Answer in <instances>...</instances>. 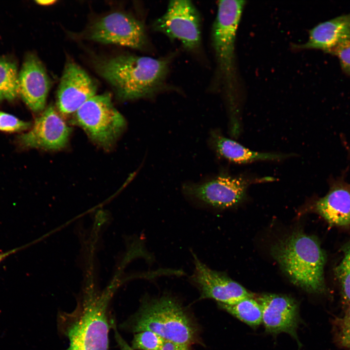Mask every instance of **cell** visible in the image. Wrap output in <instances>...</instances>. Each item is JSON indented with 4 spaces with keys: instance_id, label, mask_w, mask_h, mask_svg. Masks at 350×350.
<instances>
[{
    "instance_id": "6da1fadb",
    "label": "cell",
    "mask_w": 350,
    "mask_h": 350,
    "mask_svg": "<svg viewBox=\"0 0 350 350\" xmlns=\"http://www.w3.org/2000/svg\"><path fill=\"white\" fill-rule=\"evenodd\" d=\"M95 68L117 97L126 101L153 93L166 75L168 62L148 56L121 55L97 61Z\"/></svg>"
},
{
    "instance_id": "7a4b0ae2",
    "label": "cell",
    "mask_w": 350,
    "mask_h": 350,
    "mask_svg": "<svg viewBox=\"0 0 350 350\" xmlns=\"http://www.w3.org/2000/svg\"><path fill=\"white\" fill-rule=\"evenodd\" d=\"M273 258L296 285L311 293L325 290V255L314 237L295 232L274 245Z\"/></svg>"
},
{
    "instance_id": "3957f363",
    "label": "cell",
    "mask_w": 350,
    "mask_h": 350,
    "mask_svg": "<svg viewBox=\"0 0 350 350\" xmlns=\"http://www.w3.org/2000/svg\"><path fill=\"white\" fill-rule=\"evenodd\" d=\"M109 298L88 295L70 313L59 315L60 330L69 341L66 350H109Z\"/></svg>"
},
{
    "instance_id": "277c9868",
    "label": "cell",
    "mask_w": 350,
    "mask_h": 350,
    "mask_svg": "<svg viewBox=\"0 0 350 350\" xmlns=\"http://www.w3.org/2000/svg\"><path fill=\"white\" fill-rule=\"evenodd\" d=\"M124 325L136 333L150 331L164 340L190 346L198 340V328L193 319L170 296L148 300Z\"/></svg>"
},
{
    "instance_id": "5b68a950",
    "label": "cell",
    "mask_w": 350,
    "mask_h": 350,
    "mask_svg": "<svg viewBox=\"0 0 350 350\" xmlns=\"http://www.w3.org/2000/svg\"><path fill=\"white\" fill-rule=\"evenodd\" d=\"M245 1L219 0L212 31V39L218 67L228 92V108L240 106L237 93L235 44L237 31Z\"/></svg>"
},
{
    "instance_id": "8992f818",
    "label": "cell",
    "mask_w": 350,
    "mask_h": 350,
    "mask_svg": "<svg viewBox=\"0 0 350 350\" xmlns=\"http://www.w3.org/2000/svg\"><path fill=\"white\" fill-rule=\"evenodd\" d=\"M75 119L92 140L105 148L114 142L126 126L109 93L95 95L88 100L75 113Z\"/></svg>"
},
{
    "instance_id": "52a82bcc",
    "label": "cell",
    "mask_w": 350,
    "mask_h": 350,
    "mask_svg": "<svg viewBox=\"0 0 350 350\" xmlns=\"http://www.w3.org/2000/svg\"><path fill=\"white\" fill-rule=\"evenodd\" d=\"M271 177H255L246 175H221L200 184H189L183 187L187 196L206 205L217 208H228L241 203L247 189L254 183L271 182Z\"/></svg>"
},
{
    "instance_id": "ba28073f",
    "label": "cell",
    "mask_w": 350,
    "mask_h": 350,
    "mask_svg": "<svg viewBox=\"0 0 350 350\" xmlns=\"http://www.w3.org/2000/svg\"><path fill=\"white\" fill-rule=\"evenodd\" d=\"M88 36L94 41L136 49L143 48L147 43L141 22L120 12L110 13L95 22L89 28Z\"/></svg>"
},
{
    "instance_id": "9c48e42d",
    "label": "cell",
    "mask_w": 350,
    "mask_h": 350,
    "mask_svg": "<svg viewBox=\"0 0 350 350\" xmlns=\"http://www.w3.org/2000/svg\"><path fill=\"white\" fill-rule=\"evenodd\" d=\"M198 12L191 1L171 0L167 11L154 23V29L179 40L189 49L197 47L201 40Z\"/></svg>"
},
{
    "instance_id": "30bf717a",
    "label": "cell",
    "mask_w": 350,
    "mask_h": 350,
    "mask_svg": "<svg viewBox=\"0 0 350 350\" xmlns=\"http://www.w3.org/2000/svg\"><path fill=\"white\" fill-rule=\"evenodd\" d=\"M70 132V128L54 107L50 105L27 132L18 137L17 142L23 148L58 150L66 146Z\"/></svg>"
},
{
    "instance_id": "8fae6325",
    "label": "cell",
    "mask_w": 350,
    "mask_h": 350,
    "mask_svg": "<svg viewBox=\"0 0 350 350\" xmlns=\"http://www.w3.org/2000/svg\"><path fill=\"white\" fill-rule=\"evenodd\" d=\"M194 269L191 280L200 292V299L210 298L218 303L233 304L252 294L225 274L211 269L194 254Z\"/></svg>"
},
{
    "instance_id": "7c38bea8",
    "label": "cell",
    "mask_w": 350,
    "mask_h": 350,
    "mask_svg": "<svg viewBox=\"0 0 350 350\" xmlns=\"http://www.w3.org/2000/svg\"><path fill=\"white\" fill-rule=\"evenodd\" d=\"M97 85L89 75L74 62L67 63L59 84L56 104L64 115L75 113L95 96Z\"/></svg>"
},
{
    "instance_id": "4fadbf2b",
    "label": "cell",
    "mask_w": 350,
    "mask_h": 350,
    "mask_svg": "<svg viewBox=\"0 0 350 350\" xmlns=\"http://www.w3.org/2000/svg\"><path fill=\"white\" fill-rule=\"evenodd\" d=\"M262 308V323L271 333L286 332L298 340V304L290 297L265 294L256 297Z\"/></svg>"
},
{
    "instance_id": "5bb4252c",
    "label": "cell",
    "mask_w": 350,
    "mask_h": 350,
    "mask_svg": "<svg viewBox=\"0 0 350 350\" xmlns=\"http://www.w3.org/2000/svg\"><path fill=\"white\" fill-rule=\"evenodd\" d=\"M18 85L19 95L30 109L37 112L45 108L51 81L35 54L26 55L18 74Z\"/></svg>"
},
{
    "instance_id": "9a60e30c",
    "label": "cell",
    "mask_w": 350,
    "mask_h": 350,
    "mask_svg": "<svg viewBox=\"0 0 350 350\" xmlns=\"http://www.w3.org/2000/svg\"><path fill=\"white\" fill-rule=\"evenodd\" d=\"M350 44V13L321 22L311 29L305 43L297 49H316L335 55Z\"/></svg>"
},
{
    "instance_id": "2e32d148",
    "label": "cell",
    "mask_w": 350,
    "mask_h": 350,
    "mask_svg": "<svg viewBox=\"0 0 350 350\" xmlns=\"http://www.w3.org/2000/svg\"><path fill=\"white\" fill-rule=\"evenodd\" d=\"M315 211L330 225L350 226V184L334 182L329 192L315 203Z\"/></svg>"
},
{
    "instance_id": "e0dca14e",
    "label": "cell",
    "mask_w": 350,
    "mask_h": 350,
    "mask_svg": "<svg viewBox=\"0 0 350 350\" xmlns=\"http://www.w3.org/2000/svg\"><path fill=\"white\" fill-rule=\"evenodd\" d=\"M210 141L212 147L219 156L237 164H247L262 161H280L293 156L291 154L252 151L216 131L211 133Z\"/></svg>"
},
{
    "instance_id": "ac0fdd59",
    "label": "cell",
    "mask_w": 350,
    "mask_h": 350,
    "mask_svg": "<svg viewBox=\"0 0 350 350\" xmlns=\"http://www.w3.org/2000/svg\"><path fill=\"white\" fill-rule=\"evenodd\" d=\"M220 307L252 327L262 323V308L252 294L231 304L218 303Z\"/></svg>"
},
{
    "instance_id": "d6986e66",
    "label": "cell",
    "mask_w": 350,
    "mask_h": 350,
    "mask_svg": "<svg viewBox=\"0 0 350 350\" xmlns=\"http://www.w3.org/2000/svg\"><path fill=\"white\" fill-rule=\"evenodd\" d=\"M18 74L15 61L0 57V101H13L18 97Z\"/></svg>"
},
{
    "instance_id": "ffe728a7",
    "label": "cell",
    "mask_w": 350,
    "mask_h": 350,
    "mask_svg": "<svg viewBox=\"0 0 350 350\" xmlns=\"http://www.w3.org/2000/svg\"><path fill=\"white\" fill-rule=\"evenodd\" d=\"M343 257L335 269L344 303L350 304V243L343 248Z\"/></svg>"
},
{
    "instance_id": "44dd1931",
    "label": "cell",
    "mask_w": 350,
    "mask_h": 350,
    "mask_svg": "<svg viewBox=\"0 0 350 350\" xmlns=\"http://www.w3.org/2000/svg\"><path fill=\"white\" fill-rule=\"evenodd\" d=\"M164 340L153 332L144 331L134 334L131 347L135 350H159Z\"/></svg>"
},
{
    "instance_id": "7402d4cb",
    "label": "cell",
    "mask_w": 350,
    "mask_h": 350,
    "mask_svg": "<svg viewBox=\"0 0 350 350\" xmlns=\"http://www.w3.org/2000/svg\"><path fill=\"white\" fill-rule=\"evenodd\" d=\"M30 126L29 122L0 111V131L7 133L19 132L26 130Z\"/></svg>"
},
{
    "instance_id": "603a6c76",
    "label": "cell",
    "mask_w": 350,
    "mask_h": 350,
    "mask_svg": "<svg viewBox=\"0 0 350 350\" xmlns=\"http://www.w3.org/2000/svg\"><path fill=\"white\" fill-rule=\"evenodd\" d=\"M337 333L339 344L343 348L350 350V304L340 319Z\"/></svg>"
},
{
    "instance_id": "cb8c5ba5",
    "label": "cell",
    "mask_w": 350,
    "mask_h": 350,
    "mask_svg": "<svg viewBox=\"0 0 350 350\" xmlns=\"http://www.w3.org/2000/svg\"><path fill=\"white\" fill-rule=\"evenodd\" d=\"M335 55L338 57L342 70L350 75V44L337 52Z\"/></svg>"
},
{
    "instance_id": "d4e9b609",
    "label": "cell",
    "mask_w": 350,
    "mask_h": 350,
    "mask_svg": "<svg viewBox=\"0 0 350 350\" xmlns=\"http://www.w3.org/2000/svg\"><path fill=\"white\" fill-rule=\"evenodd\" d=\"M190 346L164 340L159 350H190Z\"/></svg>"
},
{
    "instance_id": "484cf974",
    "label": "cell",
    "mask_w": 350,
    "mask_h": 350,
    "mask_svg": "<svg viewBox=\"0 0 350 350\" xmlns=\"http://www.w3.org/2000/svg\"><path fill=\"white\" fill-rule=\"evenodd\" d=\"M112 328L114 331L115 338L121 350H135L126 343L120 334L114 321L113 322Z\"/></svg>"
},
{
    "instance_id": "4316f807",
    "label": "cell",
    "mask_w": 350,
    "mask_h": 350,
    "mask_svg": "<svg viewBox=\"0 0 350 350\" xmlns=\"http://www.w3.org/2000/svg\"><path fill=\"white\" fill-rule=\"evenodd\" d=\"M35 2L40 5H47L51 4L55 1L53 0H36Z\"/></svg>"
}]
</instances>
